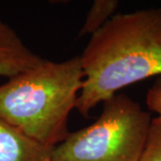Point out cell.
<instances>
[{"label": "cell", "mask_w": 161, "mask_h": 161, "mask_svg": "<svg viewBox=\"0 0 161 161\" xmlns=\"http://www.w3.org/2000/svg\"><path fill=\"white\" fill-rule=\"evenodd\" d=\"M119 2L117 0H95L88 11L85 21L79 31V37H92L115 14Z\"/></svg>", "instance_id": "8992f818"}, {"label": "cell", "mask_w": 161, "mask_h": 161, "mask_svg": "<svg viewBox=\"0 0 161 161\" xmlns=\"http://www.w3.org/2000/svg\"><path fill=\"white\" fill-rule=\"evenodd\" d=\"M140 161H161V120L158 117L151 121Z\"/></svg>", "instance_id": "52a82bcc"}, {"label": "cell", "mask_w": 161, "mask_h": 161, "mask_svg": "<svg viewBox=\"0 0 161 161\" xmlns=\"http://www.w3.org/2000/svg\"><path fill=\"white\" fill-rule=\"evenodd\" d=\"M84 79L76 108L87 115L130 84L161 75V7L117 14L80 56Z\"/></svg>", "instance_id": "6da1fadb"}, {"label": "cell", "mask_w": 161, "mask_h": 161, "mask_svg": "<svg viewBox=\"0 0 161 161\" xmlns=\"http://www.w3.org/2000/svg\"><path fill=\"white\" fill-rule=\"evenodd\" d=\"M83 79L80 57L60 62L44 59L0 85V118L55 148L70 133L68 119Z\"/></svg>", "instance_id": "7a4b0ae2"}, {"label": "cell", "mask_w": 161, "mask_h": 161, "mask_svg": "<svg viewBox=\"0 0 161 161\" xmlns=\"http://www.w3.org/2000/svg\"><path fill=\"white\" fill-rule=\"evenodd\" d=\"M150 112L125 94L103 102L98 118L70 132L50 161H140L151 124Z\"/></svg>", "instance_id": "3957f363"}, {"label": "cell", "mask_w": 161, "mask_h": 161, "mask_svg": "<svg viewBox=\"0 0 161 161\" xmlns=\"http://www.w3.org/2000/svg\"><path fill=\"white\" fill-rule=\"evenodd\" d=\"M53 149L0 118V161H50Z\"/></svg>", "instance_id": "5b68a950"}, {"label": "cell", "mask_w": 161, "mask_h": 161, "mask_svg": "<svg viewBox=\"0 0 161 161\" xmlns=\"http://www.w3.org/2000/svg\"><path fill=\"white\" fill-rule=\"evenodd\" d=\"M44 60L0 18V76L13 78Z\"/></svg>", "instance_id": "277c9868"}, {"label": "cell", "mask_w": 161, "mask_h": 161, "mask_svg": "<svg viewBox=\"0 0 161 161\" xmlns=\"http://www.w3.org/2000/svg\"><path fill=\"white\" fill-rule=\"evenodd\" d=\"M146 104L148 108L157 113V117L161 120V75L156 79L155 82L147 92Z\"/></svg>", "instance_id": "ba28073f"}]
</instances>
